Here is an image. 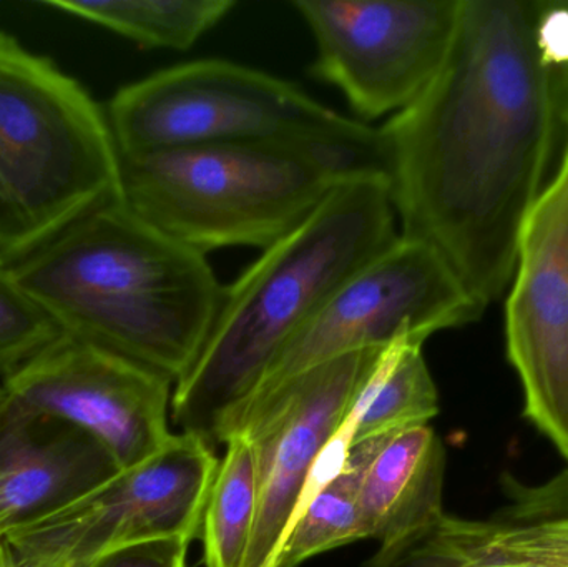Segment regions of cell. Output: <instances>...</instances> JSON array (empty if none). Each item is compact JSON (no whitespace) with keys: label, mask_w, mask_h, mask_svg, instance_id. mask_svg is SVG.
<instances>
[{"label":"cell","mask_w":568,"mask_h":567,"mask_svg":"<svg viewBox=\"0 0 568 567\" xmlns=\"http://www.w3.org/2000/svg\"><path fill=\"white\" fill-rule=\"evenodd\" d=\"M444 478L446 449L429 425L384 435L359 488L367 538L386 545L439 522Z\"/></svg>","instance_id":"cell-13"},{"label":"cell","mask_w":568,"mask_h":567,"mask_svg":"<svg viewBox=\"0 0 568 567\" xmlns=\"http://www.w3.org/2000/svg\"><path fill=\"white\" fill-rule=\"evenodd\" d=\"M0 567H17L12 553L9 551V548L3 543H0Z\"/></svg>","instance_id":"cell-24"},{"label":"cell","mask_w":568,"mask_h":567,"mask_svg":"<svg viewBox=\"0 0 568 567\" xmlns=\"http://www.w3.org/2000/svg\"><path fill=\"white\" fill-rule=\"evenodd\" d=\"M536 22L537 0H463L443 69L379 126L400 235L439 250L484 308L513 282L567 140Z\"/></svg>","instance_id":"cell-1"},{"label":"cell","mask_w":568,"mask_h":567,"mask_svg":"<svg viewBox=\"0 0 568 567\" xmlns=\"http://www.w3.org/2000/svg\"><path fill=\"white\" fill-rule=\"evenodd\" d=\"M436 525V523H434ZM381 545L366 567H480L444 545L433 526Z\"/></svg>","instance_id":"cell-21"},{"label":"cell","mask_w":568,"mask_h":567,"mask_svg":"<svg viewBox=\"0 0 568 567\" xmlns=\"http://www.w3.org/2000/svg\"><path fill=\"white\" fill-rule=\"evenodd\" d=\"M2 425L0 543L23 519L116 472L92 439L40 443L32 438L29 426Z\"/></svg>","instance_id":"cell-14"},{"label":"cell","mask_w":568,"mask_h":567,"mask_svg":"<svg viewBox=\"0 0 568 567\" xmlns=\"http://www.w3.org/2000/svg\"><path fill=\"white\" fill-rule=\"evenodd\" d=\"M10 270L62 333L173 385L199 358L225 290L206 255L123 200L83 216Z\"/></svg>","instance_id":"cell-2"},{"label":"cell","mask_w":568,"mask_h":567,"mask_svg":"<svg viewBox=\"0 0 568 567\" xmlns=\"http://www.w3.org/2000/svg\"><path fill=\"white\" fill-rule=\"evenodd\" d=\"M506 340L524 415L568 459V130L556 173L520 235Z\"/></svg>","instance_id":"cell-12"},{"label":"cell","mask_w":568,"mask_h":567,"mask_svg":"<svg viewBox=\"0 0 568 567\" xmlns=\"http://www.w3.org/2000/svg\"><path fill=\"white\" fill-rule=\"evenodd\" d=\"M316 42L311 75L361 122L409 109L443 69L463 0H294Z\"/></svg>","instance_id":"cell-10"},{"label":"cell","mask_w":568,"mask_h":567,"mask_svg":"<svg viewBox=\"0 0 568 567\" xmlns=\"http://www.w3.org/2000/svg\"><path fill=\"white\" fill-rule=\"evenodd\" d=\"M480 567H540V566H480Z\"/></svg>","instance_id":"cell-26"},{"label":"cell","mask_w":568,"mask_h":567,"mask_svg":"<svg viewBox=\"0 0 568 567\" xmlns=\"http://www.w3.org/2000/svg\"><path fill=\"white\" fill-rule=\"evenodd\" d=\"M219 465L205 439L173 435L149 462L70 493L23 519L2 543L17 567H95L145 543H192Z\"/></svg>","instance_id":"cell-7"},{"label":"cell","mask_w":568,"mask_h":567,"mask_svg":"<svg viewBox=\"0 0 568 567\" xmlns=\"http://www.w3.org/2000/svg\"><path fill=\"white\" fill-rule=\"evenodd\" d=\"M43 6L105 27L142 49L189 50L222 23L235 0H49Z\"/></svg>","instance_id":"cell-17"},{"label":"cell","mask_w":568,"mask_h":567,"mask_svg":"<svg viewBox=\"0 0 568 567\" xmlns=\"http://www.w3.org/2000/svg\"><path fill=\"white\" fill-rule=\"evenodd\" d=\"M536 42L568 102V0H537Z\"/></svg>","instance_id":"cell-22"},{"label":"cell","mask_w":568,"mask_h":567,"mask_svg":"<svg viewBox=\"0 0 568 567\" xmlns=\"http://www.w3.org/2000/svg\"><path fill=\"white\" fill-rule=\"evenodd\" d=\"M381 350L314 366L255 396L226 423L255 456L258 512L245 567H272L327 446L341 435Z\"/></svg>","instance_id":"cell-11"},{"label":"cell","mask_w":568,"mask_h":567,"mask_svg":"<svg viewBox=\"0 0 568 567\" xmlns=\"http://www.w3.org/2000/svg\"><path fill=\"white\" fill-rule=\"evenodd\" d=\"M106 119L120 156L256 140H366L376 126L347 119L303 89L223 59L179 63L116 90Z\"/></svg>","instance_id":"cell-6"},{"label":"cell","mask_w":568,"mask_h":567,"mask_svg":"<svg viewBox=\"0 0 568 567\" xmlns=\"http://www.w3.org/2000/svg\"><path fill=\"white\" fill-rule=\"evenodd\" d=\"M189 545L179 538L145 543L115 553L95 567H186Z\"/></svg>","instance_id":"cell-23"},{"label":"cell","mask_w":568,"mask_h":567,"mask_svg":"<svg viewBox=\"0 0 568 567\" xmlns=\"http://www.w3.org/2000/svg\"><path fill=\"white\" fill-rule=\"evenodd\" d=\"M423 345L403 338L381 350L347 418L349 445L429 425L439 415V393Z\"/></svg>","instance_id":"cell-15"},{"label":"cell","mask_w":568,"mask_h":567,"mask_svg":"<svg viewBox=\"0 0 568 567\" xmlns=\"http://www.w3.org/2000/svg\"><path fill=\"white\" fill-rule=\"evenodd\" d=\"M399 236L384 173L337 189L303 225L223 290L209 338L175 383L172 415L182 433L219 443L272 363L334 292Z\"/></svg>","instance_id":"cell-3"},{"label":"cell","mask_w":568,"mask_h":567,"mask_svg":"<svg viewBox=\"0 0 568 567\" xmlns=\"http://www.w3.org/2000/svg\"><path fill=\"white\" fill-rule=\"evenodd\" d=\"M484 310L439 250L399 233L284 346L252 398L339 356L403 338L426 343L434 333L476 322Z\"/></svg>","instance_id":"cell-8"},{"label":"cell","mask_w":568,"mask_h":567,"mask_svg":"<svg viewBox=\"0 0 568 567\" xmlns=\"http://www.w3.org/2000/svg\"><path fill=\"white\" fill-rule=\"evenodd\" d=\"M225 445L200 528L203 561L206 567H245L258 512L255 456L243 436Z\"/></svg>","instance_id":"cell-18"},{"label":"cell","mask_w":568,"mask_h":567,"mask_svg":"<svg viewBox=\"0 0 568 567\" xmlns=\"http://www.w3.org/2000/svg\"><path fill=\"white\" fill-rule=\"evenodd\" d=\"M434 535L477 566L568 567V518L513 523L469 522L444 515Z\"/></svg>","instance_id":"cell-19"},{"label":"cell","mask_w":568,"mask_h":567,"mask_svg":"<svg viewBox=\"0 0 568 567\" xmlns=\"http://www.w3.org/2000/svg\"><path fill=\"white\" fill-rule=\"evenodd\" d=\"M383 436L347 446L339 469L301 506L272 567H297L307 559L367 538L359 488Z\"/></svg>","instance_id":"cell-16"},{"label":"cell","mask_w":568,"mask_h":567,"mask_svg":"<svg viewBox=\"0 0 568 567\" xmlns=\"http://www.w3.org/2000/svg\"><path fill=\"white\" fill-rule=\"evenodd\" d=\"M6 413H7L6 393H3L2 386H0V425H2L3 419H6Z\"/></svg>","instance_id":"cell-25"},{"label":"cell","mask_w":568,"mask_h":567,"mask_svg":"<svg viewBox=\"0 0 568 567\" xmlns=\"http://www.w3.org/2000/svg\"><path fill=\"white\" fill-rule=\"evenodd\" d=\"M373 173L386 175L379 129L366 140H256L122 156V192L136 215L203 255L230 246L263 252L337 189Z\"/></svg>","instance_id":"cell-4"},{"label":"cell","mask_w":568,"mask_h":567,"mask_svg":"<svg viewBox=\"0 0 568 567\" xmlns=\"http://www.w3.org/2000/svg\"><path fill=\"white\" fill-rule=\"evenodd\" d=\"M62 330L22 288L10 266L0 263V376L45 348Z\"/></svg>","instance_id":"cell-20"},{"label":"cell","mask_w":568,"mask_h":567,"mask_svg":"<svg viewBox=\"0 0 568 567\" xmlns=\"http://www.w3.org/2000/svg\"><path fill=\"white\" fill-rule=\"evenodd\" d=\"M106 112L79 80L0 30V263L122 202Z\"/></svg>","instance_id":"cell-5"},{"label":"cell","mask_w":568,"mask_h":567,"mask_svg":"<svg viewBox=\"0 0 568 567\" xmlns=\"http://www.w3.org/2000/svg\"><path fill=\"white\" fill-rule=\"evenodd\" d=\"M172 385L149 366L62 333L0 383L3 423L62 419L92 439L116 472H125L172 439Z\"/></svg>","instance_id":"cell-9"}]
</instances>
